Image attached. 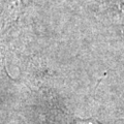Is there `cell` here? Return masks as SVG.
I'll return each instance as SVG.
<instances>
[{"mask_svg":"<svg viewBox=\"0 0 124 124\" xmlns=\"http://www.w3.org/2000/svg\"><path fill=\"white\" fill-rule=\"evenodd\" d=\"M76 124H100V123L93 119H88V120H77Z\"/></svg>","mask_w":124,"mask_h":124,"instance_id":"cell-1","label":"cell"}]
</instances>
